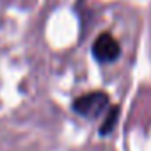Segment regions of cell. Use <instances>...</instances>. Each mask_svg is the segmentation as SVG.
<instances>
[{"label":"cell","instance_id":"cell-1","mask_svg":"<svg viewBox=\"0 0 151 151\" xmlns=\"http://www.w3.org/2000/svg\"><path fill=\"white\" fill-rule=\"evenodd\" d=\"M109 109H110V98L103 91H93L82 94L73 101V110L86 119H96L103 112H109Z\"/></svg>","mask_w":151,"mask_h":151},{"label":"cell","instance_id":"cell-2","mask_svg":"<svg viewBox=\"0 0 151 151\" xmlns=\"http://www.w3.org/2000/svg\"><path fill=\"white\" fill-rule=\"evenodd\" d=\"M91 53L96 59V62H100V64H112V62H116L121 57V46H119L117 39L112 34L101 32L94 39V43L91 46Z\"/></svg>","mask_w":151,"mask_h":151},{"label":"cell","instance_id":"cell-3","mask_svg":"<svg viewBox=\"0 0 151 151\" xmlns=\"http://www.w3.org/2000/svg\"><path fill=\"white\" fill-rule=\"evenodd\" d=\"M117 119H119V107L114 105V107L109 109V112H107V116H105V121H103L101 126H100V135L105 137V135L112 133V130H114L116 124H117Z\"/></svg>","mask_w":151,"mask_h":151}]
</instances>
